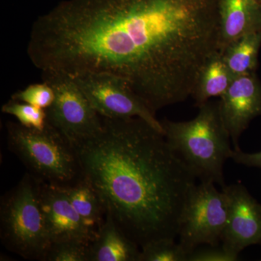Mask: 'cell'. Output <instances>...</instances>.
Listing matches in <instances>:
<instances>
[{
  "label": "cell",
  "mask_w": 261,
  "mask_h": 261,
  "mask_svg": "<svg viewBox=\"0 0 261 261\" xmlns=\"http://www.w3.org/2000/svg\"><path fill=\"white\" fill-rule=\"evenodd\" d=\"M73 80L102 118H142L163 133L161 121L130 88L126 80L108 73H85Z\"/></svg>",
  "instance_id": "8"
},
{
  "label": "cell",
  "mask_w": 261,
  "mask_h": 261,
  "mask_svg": "<svg viewBox=\"0 0 261 261\" xmlns=\"http://www.w3.org/2000/svg\"><path fill=\"white\" fill-rule=\"evenodd\" d=\"M141 247L118 227L110 215L89 244V261H139Z\"/></svg>",
  "instance_id": "13"
},
{
  "label": "cell",
  "mask_w": 261,
  "mask_h": 261,
  "mask_svg": "<svg viewBox=\"0 0 261 261\" xmlns=\"http://www.w3.org/2000/svg\"><path fill=\"white\" fill-rule=\"evenodd\" d=\"M102 118L99 133L73 146L106 215L140 247L175 240L195 175L145 120Z\"/></svg>",
  "instance_id": "2"
},
{
  "label": "cell",
  "mask_w": 261,
  "mask_h": 261,
  "mask_svg": "<svg viewBox=\"0 0 261 261\" xmlns=\"http://www.w3.org/2000/svg\"><path fill=\"white\" fill-rule=\"evenodd\" d=\"M89 244L81 240L51 243L44 261H89Z\"/></svg>",
  "instance_id": "19"
},
{
  "label": "cell",
  "mask_w": 261,
  "mask_h": 261,
  "mask_svg": "<svg viewBox=\"0 0 261 261\" xmlns=\"http://www.w3.org/2000/svg\"><path fill=\"white\" fill-rule=\"evenodd\" d=\"M260 46L261 31L246 34L225 49V63L234 78L255 73Z\"/></svg>",
  "instance_id": "16"
},
{
  "label": "cell",
  "mask_w": 261,
  "mask_h": 261,
  "mask_svg": "<svg viewBox=\"0 0 261 261\" xmlns=\"http://www.w3.org/2000/svg\"><path fill=\"white\" fill-rule=\"evenodd\" d=\"M41 182L27 173L0 201L2 243L27 260L44 261L51 245L41 207Z\"/></svg>",
  "instance_id": "5"
},
{
  "label": "cell",
  "mask_w": 261,
  "mask_h": 261,
  "mask_svg": "<svg viewBox=\"0 0 261 261\" xmlns=\"http://www.w3.org/2000/svg\"><path fill=\"white\" fill-rule=\"evenodd\" d=\"M231 159L239 164L261 168V152L257 153H245L241 149H233Z\"/></svg>",
  "instance_id": "22"
},
{
  "label": "cell",
  "mask_w": 261,
  "mask_h": 261,
  "mask_svg": "<svg viewBox=\"0 0 261 261\" xmlns=\"http://www.w3.org/2000/svg\"><path fill=\"white\" fill-rule=\"evenodd\" d=\"M42 82L54 90L53 104L46 110L47 122L72 145L97 135L102 128V118L75 84L71 75L43 70Z\"/></svg>",
  "instance_id": "7"
},
{
  "label": "cell",
  "mask_w": 261,
  "mask_h": 261,
  "mask_svg": "<svg viewBox=\"0 0 261 261\" xmlns=\"http://www.w3.org/2000/svg\"><path fill=\"white\" fill-rule=\"evenodd\" d=\"M2 112L15 117L19 123L27 128L42 130L47 125L46 110L28 103L10 99L3 105Z\"/></svg>",
  "instance_id": "17"
},
{
  "label": "cell",
  "mask_w": 261,
  "mask_h": 261,
  "mask_svg": "<svg viewBox=\"0 0 261 261\" xmlns=\"http://www.w3.org/2000/svg\"><path fill=\"white\" fill-rule=\"evenodd\" d=\"M218 8L220 53L246 34L261 31L260 0H219Z\"/></svg>",
  "instance_id": "12"
},
{
  "label": "cell",
  "mask_w": 261,
  "mask_h": 261,
  "mask_svg": "<svg viewBox=\"0 0 261 261\" xmlns=\"http://www.w3.org/2000/svg\"><path fill=\"white\" fill-rule=\"evenodd\" d=\"M7 145L37 179L67 187L83 178L74 146L47 122L42 130L6 123Z\"/></svg>",
  "instance_id": "4"
},
{
  "label": "cell",
  "mask_w": 261,
  "mask_h": 261,
  "mask_svg": "<svg viewBox=\"0 0 261 261\" xmlns=\"http://www.w3.org/2000/svg\"><path fill=\"white\" fill-rule=\"evenodd\" d=\"M228 216L226 192L218 191L211 182L195 184L187 195L181 213L178 243L187 255L203 244L219 246Z\"/></svg>",
  "instance_id": "6"
},
{
  "label": "cell",
  "mask_w": 261,
  "mask_h": 261,
  "mask_svg": "<svg viewBox=\"0 0 261 261\" xmlns=\"http://www.w3.org/2000/svg\"><path fill=\"white\" fill-rule=\"evenodd\" d=\"M63 189L94 238L106 219V211L97 192L84 176L74 185Z\"/></svg>",
  "instance_id": "15"
},
{
  "label": "cell",
  "mask_w": 261,
  "mask_h": 261,
  "mask_svg": "<svg viewBox=\"0 0 261 261\" xmlns=\"http://www.w3.org/2000/svg\"><path fill=\"white\" fill-rule=\"evenodd\" d=\"M219 102L221 118L234 149H240V136L252 119L261 116V82L256 73L235 77Z\"/></svg>",
  "instance_id": "10"
},
{
  "label": "cell",
  "mask_w": 261,
  "mask_h": 261,
  "mask_svg": "<svg viewBox=\"0 0 261 261\" xmlns=\"http://www.w3.org/2000/svg\"><path fill=\"white\" fill-rule=\"evenodd\" d=\"M222 190L228 197V216L221 246L238 256L245 247L261 244V205L240 184Z\"/></svg>",
  "instance_id": "9"
},
{
  "label": "cell",
  "mask_w": 261,
  "mask_h": 261,
  "mask_svg": "<svg viewBox=\"0 0 261 261\" xmlns=\"http://www.w3.org/2000/svg\"><path fill=\"white\" fill-rule=\"evenodd\" d=\"M238 256L225 250L222 246L195 249L187 256V261H234Z\"/></svg>",
  "instance_id": "21"
},
{
  "label": "cell",
  "mask_w": 261,
  "mask_h": 261,
  "mask_svg": "<svg viewBox=\"0 0 261 261\" xmlns=\"http://www.w3.org/2000/svg\"><path fill=\"white\" fill-rule=\"evenodd\" d=\"M194 119L161 121L165 138L178 157L200 182L226 187L224 166L233 149L221 118L219 102L207 101Z\"/></svg>",
  "instance_id": "3"
},
{
  "label": "cell",
  "mask_w": 261,
  "mask_h": 261,
  "mask_svg": "<svg viewBox=\"0 0 261 261\" xmlns=\"http://www.w3.org/2000/svg\"><path fill=\"white\" fill-rule=\"evenodd\" d=\"M40 202L51 243L65 240L92 241L93 236L70 203L63 187L41 182Z\"/></svg>",
  "instance_id": "11"
},
{
  "label": "cell",
  "mask_w": 261,
  "mask_h": 261,
  "mask_svg": "<svg viewBox=\"0 0 261 261\" xmlns=\"http://www.w3.org/2000/svg\"><path fill=\"white\" fill-rule=\"evenodd\" d=\"M260 3H261V0H260Z\"/></svg>",
  "instance_id": "23"
},
{
  "label": "cell",
  "mask_w": 261,
  "mask_h": 261,
  "mask_svg": "<svg viewBox=\"0 0 261 261\" xmlns=\"http://www.w3.org/2000/svg\"><path fill=\"white\" fill-rule=\"evenodd\" d=\"M187 253L175 240L162 239L141 247L139 261H187Z\"/></svg>",
  "instance_id": "18"
},
{
  "label": "cell",
  "mask_w": 261,
  "mask_h": 261,
  "mask_svg": "<svg viewBox=\"0 0 261 261\" xmlns=\"http://www.w3.org/2000/svg\"><path fill=\"white\" fill-rule=\"evenodd\" d=\"M219 0H66L33 23L36 68L121 77L156 113L192 97L218 50Z\"/></svg>",
  "instance_id": "1"
},
{
  "label": "cell",
  "mask_w": 261,
  "mask_h": 261,
  "mask_svg": "<svg viewBox=\"0 0 261 261\" xmlns=\"http://www.w3.org/2000/svg\"><path fill=\"white\" fill-rule=\"evenodd\" d=\"M234 79L225 63L222 53L216 51L202 67L192 97L200 107L212 97H221Z\"/></svg>",
  "instance_id": "14"
},
{
  "label": "cell",
  "mask_w": 261,
  "mask_h": 261,
  "mask_svg": "<svg viewBox=\"0 0 261 261\" xmlns=\"http://www.w3.org/2000/svg\"><path fill=\"white\" fill-rule=\"evenodd\" d=\"M10 99L47 110L54 101L55 93L50 85L42 82V83L30 84L22 90L15 92Z\"/></svg>",
  "instance_id": "20"
}]
</instances>
